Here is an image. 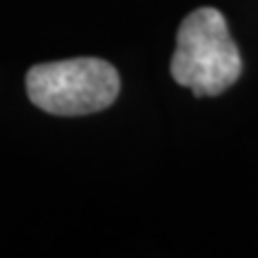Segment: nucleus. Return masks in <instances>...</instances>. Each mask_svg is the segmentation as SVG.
<instances>
[{"label":"nucleus","mask_w":258,"mask_h":258,"mask_svg":"<svg viewBox=\"0 0 258 258\" xmlns=\"http://www.w3.org/2000/svg\"><path fill=\"white\" fill-rule=\"evenodd\" d=\"M170 74L194 96H220L241 77V55L220 10L199 8L177 29Z\"/></svg>","instance_id":"obj_1"},{"label":"nucleus","mask_w":258,"mask_h":258,"mask_svg":"<svg viewBox=\"0 0 258 258\" xmlns=\"http://www.w3.org/2000/svg\"><path fill=\"white\" fill-rule=\"evenodd\" d=\"M120 93V74L101 57H70L34 64L27 72V96L48 115L79 117L110 108Z\"/></svg>","instance_id":"obj_2"}]
</instances>
